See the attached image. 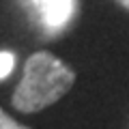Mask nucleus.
Listing matches in <instances>:
<instances>
[{"mask_svg": "<svg viewBox=\"0 0 129 129\" xmlns=\"http://www.w3.org/2000/svg\"><path fill=\"white\" fill-rule=\"evenodd\" d=\"M116 2H118L123 9H127V11H129V0H116Z\"/></svg>", "mask_w": 129, "mask_h": 129, "instance_id": "nucleus-5", "label": "nucleus"}, {"mask_svg": "<svg viewBox=\"0 0 129 129\" xmlns=\"http://www.w3.org/2000/svg\"><path fill=\"white\" fill-rule=\"evenodd\" d=\"M75 84V71L52 52H35L24 62V73L13 92V108L24 114L45 110L60 101Z\"/></svg>", "mask_w": 129, "mask_h": 129, "instance_id": "nucleus-1", "label": "nucleus"}, {"mask_svg": "<svg viewBox=\"0 0 129 129\" xmlns=\"http://www.w3.org/2000/svg\"><path fill=\"white\" fill-rule=\"evenodd\" d=\"M13 69V54L0 52V78H7Z\"/></svg>", "mask_w": 129, "mask_h": 129, "instance_id": "nucleus-3", "label": "nucleus"}, {"mask_svg": "<svg viewBox=\"0 0 129 129\" xmlns=\"http://www.w3.org/2000/svg\"><path fill=\"white\" fill-rule=\"evenodd\" d=\"M0 129H30V127H24V125H19L15 118H11V116L7 114L2 108H0Z\"/></svg>", "mask_w": 129, "mask_h": 129, "instance_id": "nucleus-4", "label": "nucleus"}, {"mask_svg": "<svg viewBox=\"0 0 129 129\" xmlns=\"http://www.w3.org/2000/svg\"><path fill=\"white\" fill-rule=\"evenodd\" d=\"M37 19L50 30H62L73 15L75 0H30Z\"/></svg>", "mask_w": 129, "mask_h": 129, "instance_id": "nucleus-2", "label": "nucleus"}]
</instances>
